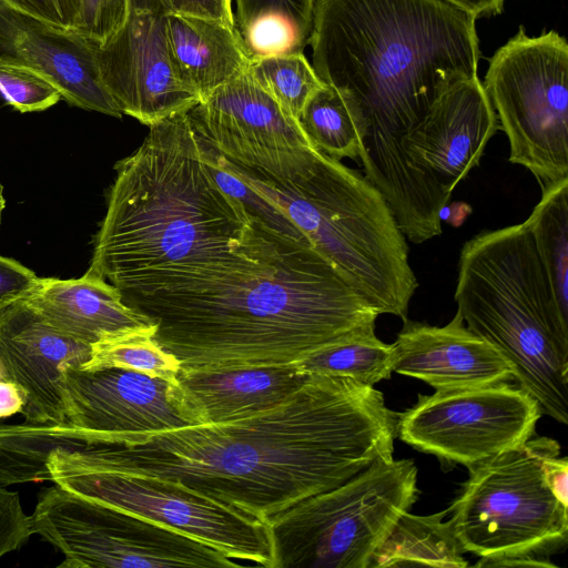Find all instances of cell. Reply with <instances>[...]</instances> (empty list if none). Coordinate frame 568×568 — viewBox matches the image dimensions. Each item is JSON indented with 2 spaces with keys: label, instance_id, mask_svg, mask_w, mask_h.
I'll use <instances>...</instances> for the list:
<instances>
[{
  "label": "cell",
  "instance_id": "34",
  "mask_svg": "<svg viewBox=\"0 0 568 568\" xmlns=\"http://www.w3.org/2000/svg\"><path fill=\"white\" fill-rule=\"evenodd\" d=\"M163 14H178L215 20L236 27L232 0H150Z\"/></svg>",
  "mask_w": 568,
  "mask_h": 568
},
{
  "label": "cell",
  "instance_id": "16",
  "mask_svg": "<svg viewBox=\"0 0 568 568\" xmlns=\"http://www.w3.org/2000/svg\"><path fill=\"white\" fill-rule=\"evenodd\" d=\"M97 44L22 13L0 1V64L38 73L70 105L121 118L123 113L101 81Z\"/></svg>",
  "mask_w": 568,
  "mask_h": 568
},
{
  "label": "cell",
  "instance_id": "28",
  "mask_svg": "<svg viewBox=\"0 0 568 568\" xmlns=\"http://www.w3.org/2000/svg\"><path fill=\"white\" fill-rule=\"evenodd\" d=\"M0 94L21 113L44 111L61 100L59 90L48 80L10 64H0Z\"/></svg>",
  "mask_w": 568,
  "mask_h": 568
},
{
  "label": "cell",
  "instance_id": "5",
  "mask_svg": "<svg viewBox=\"0 0 568 568\" xmlns=\"http://www.w3.org/2000/svg\"><path fill=\"white\" fill-rule=\"evenodd\" d=\"M466 326L511 365L542 415L568 423V318L556 302L526 222L465 242L455 290Z\"/></svg>",
  "mask_w": 568,
  "mask_h": 568
},
{
  "label": "cell",
  "instance_id": "19",
  "mask_svg": "<svg viewBox=\"0 0 568 568\" xmlns=\"http://www.w3.org/2000/svg\"><path fill=\"white\" fill-rule=\"evenodd\" d=\"M311 376L297 364L213 372L180 369L171 390L191 425H206L273 407L297 392Z\"/></svg>",
  "mask_w": 568,
  "mask_h": 568
},
{
  "label": "cell",
  "instance_id": "13",
  "mask_svg": "<svg viewBox=\"0 0 568 568\" xmlns=\"http://www.w3.org/2000/svg\"><path fill=\"white\" fill-rule=\"evenodd\" d=\"M187 113L199 136L220 154L276 179L306 172L321 152L247 71Z\"/></svg>",
  "mask_w": 568,
  "mask_h": 568
},
{
  "label": "cell",
  "instance_id": "17",
  "mask_svg": "<svg viewBox=\"0 0 568 568\" xmlns=\"http://www.w3.org/2000/svg\"><path fill=\"white\" fill-rule=\"evenodd\" d=\"M497 115L478 77L455 83L404 140L409 162L450 199L477 166L498 130Z\"/></svg>",
  "mask_w": 568,
  "mask_h": 568
},
{
  "label": "cell",
  "instance_id": "33",
  "mask_svg": "<svg viewBox=\"0 0 568 568\" xmlns=\"http://www.w3.org/2000/svg\"><path fill=\"white\" fill-rule=\"evenodd\" d=\"M9 7L49 24L75 30L81 0H0Z\"/></svg>",
  "mask_w": 568,
  "mask_h": 568
},
{
  "label": "cell",
  "instance_id": "12",
  "mask_svg": "<svg viewBox=\"0 0 568 568\" xmlns=\"http://www.w3.org/2000/svg\"><path fill=\"white\" fill-rule=\"evenodd\" d=\"M541 416L516 383L439 389L398 413L396 437L442 465L470 468L523 446Z\"/></svg>",
  "mask_w": 568,
  "mask_h": 568
},
{
  "label": "cell",
  "instance_id": "42",
  "mask_svg": "<svg viewBox=\"0 0 568 568\" xmlns=\"http://www.w3.org/2000/svg\"><path fill=\"white\" fill-rule=\"evenodd\" d=\"M0 378H2V376H1V372H0Z\"/></svg>",
  "mask_w": 568,
  "mask_h": 568
},
{
  "label": "cell",
  "instance_id": "24",
  "mask_svg": "<svg viewBox=\"0 0 568 568\" xmlns=\"http://www.w3.org/2000/svg\"><path fill=\"white\" fill-rule=\"evenodd\" d=\"M392 344L382 342L375 327L355 332L297 363L311 374L343 376L375 386L394 373Z\"/></svg>",
  "mask_w": 568,
  "mask_h": 568
},
{
  "label": "cell",
  "instance_id": "1",
  "mask_svg": "<svg viewBox=\"0 0 568 568\" xmlns=\"http://www.w3.org/2000/svg\"><path fill=\"white\" fill-rule=\"evenodd\" d=\"M398 413L374 386L312 374L292 396L237 419L189 425L141 445L60 449L95 469L175 483L265 523L393 459Z\"/></svg>",
  "mask_w": 568,
  "mask_h": 568
},
{
  "label": "cell",
  "instance_id": "10",
  "mask_svg": "<svg viewBox=\"0 0 568 568\" xmlns=\"http://www.w3.org/2000/svg\"><path fill=\"white\" fill-rule=\"evenodd\" d=\"M30 523L64 556L59 568L243 566L193 537L58 485L39 494Z\"/></svg>",
  "mask_w": 568,
  "mask_h": 568
},
{
  "label": "cell",
  "instance_id": "37",
  "mask_svg": "<svg viewBox=\"0 0 568 568\" xmlns=\"http://www.w3.org/2000/svg\"><path fill=\"white\" fill-rule=\"evenodd\" d=\"M26 397L14 383L0 378V420L22 413Z\"/></svg>",
  "mask_w": 568,
  "mask_h": 568
},
{
  "label": "cell",
  "instance_id": "7",
  "mask_svg": "<svg viewBox=\"0 0 568 568\" xmlns=\"http://www.w3.org/2000/svg\"><path fill=\"white\" fill-rule=\"evenodd\" d=\"M413 459H376L342 485L268 520L274 568H369L399 517L418 499Z\"/></svg>",
  "mask_w": 568,
  "mask_h": 568
},
{
  "label": "cell",
  "instance_id": "27",
  "mask_svg": "<svg viewBox=\"0 0 568 568\" xmlns=\"http://www.w3.org/2000/svg\"><path fill=\"white\" fill-rule=\"evenodd\" d=\"M247 72L297 121L307 101L325 84L303 52L252 60Z\"/></svg>",
  "mask_w": 568,
  "mask_h": 568
},
{
  "label": "cell",
  "instance_id": "32",
  "mask_svg": "<svg viewBox=\"0 0 568 568\" xmlns=\"http://www.w3.org/2000/svg\"><path fill=\"white\" fill-rule=\"evenodd\" d=\"M31 535L30 516L23 511L18 491L0 486V559L21 548Z\"/></svg>",
  "mask_w": 568,
  "mask_h": 568
},
{
  "label": "cell",
  "instance_id": "38",
  "mask_svg": "<svg viewBox=\"0 0 568 568\" xmlns=\"http://www.w3.org/2000/svg\"><path fill=\"white\" fill-rule=\"evenodd\" d=\"M475 19L484 16H497L501 13L505 0H443Z\"/></svg>",
  "mask_w": 568,
  "mask_h": 568
},
{
  "label": "cell",
  "instance_id": "31",
  "mask_svg": "<svg viewBox=\"0 0 568 568\" xmlns=\"http://www.w3.org/2000/svg\"><path fill=\"white\" fill-rule=\"evenodd\" d=\"M131 10L132 0H81L74 31L98 45L104 44L123 28Z\"/></svg>",
  "mask_w": 568,
  "mask_h": 568
},
{
  "label": "cell",
  "instance_id": "9",
  "mask_svg": "<svg viewBox=\"0 0 568 568\" xmlns=\"http://www.w3.org/2000/svg\"><path fill=\"white\" fill-rule=\"evenodd\" d=\"M483 87L506 133L509 161L541 189L568 178V43L523 26L489 60Z\"/></svg>",
  "mask_w": 568,
  "mask_h": 568
},
{
  "label": "cell",
  "instance_id": "41",
  "mask_svg": "<svg viewBox=\"0 0 568 568\" xmlns=\"http://www.w3.org/2000/svg\"><path fill=\"white\" fill-rule=\"evenodd\" d=\"M4 207H6V200H4V195H3V186L0 183V225H1L2 213H3Z\"/></svg>",
  "mask_w": 568,
  "mask_h": 568
},
{
  "label": "cell",
  "instance_id": "11",
  "mask_svg": "<svg viewBox=\"0 0 568 568\" xmlns=\"http://www.w3.org/2000/svg\"><path fill=\"white\" fill-rule=\"evenodd\" d=\"M48 481L203 541L236 561L274 568L268 524L181 485L152 477L85 467L53 450ZM241 564V562H240Z\"/></svg>",
  "mask_w": 568,
  "mask_h": 568
},
{
  "label": "cell",
  "instance_id": "36",
  "mask_svg": "<svg viewBox=\"0 0 568 568\" xmlns=\"http://www.w3.org/2000/svg\"><path fill=\"white\" fill-rule=\"evenodd\" d=\"M544 476L554 495L568 506V459L560 452L549 455L544 460Z\"/></svg>",
  "mask_w": 568,
  "mask_h": 568
},
{
  "label": "cell",
  "instance_id": "30",
  "mask_svg": "<svg viewBox=\"0 0 568 568\" xmlns=\"http://www.w3.org/2000/svg\"><path fill=\"white\" fill-rule=\"evenodd\" d=\"M314 0H235V24L245 30L254 20L268 14L285 19L306 45L312 29Z\"/></svg>",
  "mask_w": 568,
  "mask_h": 568
},
{
  "label": "cell",
  "instance_id": "2",
  "mask_svg": "<svg viewBox=\"0 0 568 568\" xmlns=\"http://www.w3.org/2000/svg\"><path fill=\"white\" fill-rule=\"evenodd\" d=\"M475 20L443 0L313 2V68L346 103L364 175L415 244L442 233L449 199L409 162L403 142L447 89L477 77Z\"/></svg>",
  "mask_w": 568,
  "mask_h": 568
},
{
  "label": "cell",
  "instance_id": "25",
  "mask_svg": "<svg viewBox=\"0 0 568 568\" xmlns=\"http://www.w3.org/2000/svg\"><path fill=\"white\" fill-rule=\"evenodd\" d=\"M156 327L108 334L91 345L90 359L81 367L133 369L170 382L180 371V362L154 338Z\"/></svg>",
  "mask_w": 568,
  "mask_h": 568
},
{
  "label": "cell",
  "instance_id": "20",
  "mask_svg": "<svg viewBox=\"0 0 568 568\" xmlns=\"http://www.w3.org/2000/svg\"><path fill=\"white\" fill-rule=\"evenodd\" d=\"M23 297L54 328L89 345L108 334L155 326L128 306L113 285L88 271L78 278L38 277Z\"/></svg>",
  "mask_w": 568,
  "mask_h": 568
},
{
  "label": "cell",
  "instance_id": "23",
  "mask_svg": "<svg viewBox=\"0 0 568 568\" xmlns=\"http://www.w3.org/2000/svg\"><path fill=\"white\" fill-rule=\"evenodd\" d=\"M525 221L561 314L568 318V178L541 189Z\"/></svg>",
  "mask_w": 568,
  "mask_h": 568
},
{
  "label": "cell",
  "instance_id": "35",
  "mask_svg": "<svg viewBox=\"0 0 568 568\" xmlns=\"http://www.w3.org/2000/svg\"><path fill=\"white\" fill-rule=\"evenodd\" d=\"M37 280L33 271L11 257L0 255V307L30 292Z\"/></svg>",
  "mask_w": 568,
  "mask_h": 568
},
{
  "label": "cell",
  "instance_id": "6",
  "mask_svg": "<svg viewBox=\"0 0 568 568\" xmlns=\"http://www.w3.org/2000/svg\"><path fill=\"white\" fill-rule=\"evenodd\" d=\"M216 153L226 168L280 207L379 315L407 318L418 282L406 239L386 200L365 175L320 152L306 172L281 180Z\"/></svg>",
  "mask_w": 568,
  "mask_h": 568
},
{
  "label": "cell",
  "instance_id": "21",
  "mask_svg": "<svg viewBox=\"0 0 568 568\" xmlns=\"http://www.w3.org/2000/svg\"><path fill=\"white\" fill-rule=\"evenodd\" d=\"M165 29L174 61L201 101L248 70L251 58L236 27L168 14Z\"/></svg>",
  "mask_w": 568,
  "mask_h": 568
},
{
  "label": "cell",
  "instance_id": "29",
  "mask_svg": "<svg viewBox=\"0 0 568 568\" xmlns=\"http://www.w3.org/2000/svg\"><path fill=\"white\" fill-rule=\"evenodd\" d=\"M240 33L251 61L272 55L300 53L305 47L294 28L285 19L275 14L254 20Z\"/></svg>",
  "mask_w": 568,
  "mask_h": 568
},
{
  "label": "cell",
  "instance_id": "8",
  "mask_svg": "<svg viewBox=\"0 0 568 568\" xmlns=\"http://www.w3.org/2000/svg\"><path fill=\"white\" fill-rule=\"evenodd\" d=\"M556 452L557 440L532 436L468 468V479L448 507V521L464 552L480 560L549 558L566 547L568 506L544 476V460Z\"/></svg>",
  "mask_w": 568,
  "mask_h": 568
},
{
  "label": "cell",
  "instance_id": "14",
  "mask_svg": "<svg viewBox=\"0 0 568 568\" xmlns=\"http://www.w3.org/2000/svg\"><path fill=\"white\" fill-rule=\"evenodd\" d=\"M100 78L123 114L152 126L201 102L172 55L165 14L132 0L123 28L95 48Z\"/></svg>",
  "mask_w": 568,
  "mask_h": 568
},
{
  "label": "cell",
  "instance_id": "40",
  "mask_svg": "<svg viewBox=\"0 0 568 568\" xmlns=\"http://www.w3.org/2000/svg\"><path fill=\"white\" fill-rule=\"evenodd\" d=\"M471 206L465 202H453L445 204L439 212V220L447 224L459 227L466 219L471 214Z\"/></svg>",
  "mask_w": 568,
  "mask_h": 568
},
{
  "label": "cell",
  "instance_id": "4",
  "mask_svg": "<svg viewBox=\"0 0 568 568\" xmlns=\"http://www.w3.org/2000/svg\"><path fill=\"white\" fill-rule=\"evenodd\" d=\"M126 305L180 369L197 372L297 364L379 315L311 243L274 227L246 267Z\"/></svg>",
  "mask_w": 568,
  "mask_h": 568
},
{
  "label": "cell",
  "instance_id": "18",
  "mask_svg": "<svg viewBox=\"0 0 568 568\" xmlns=\"http://www.w3.org/2000/svg\"><path fill=\"white\" fill-rule=\"evenodd\" d=\"M392 345L394 373L420 379L435 390L514 382L509 362L457 312L444 326L403 320Z\"/></svg>",
  "mask_w": 568,
  "mask_h": 568
},
{
  "label": "cell",
  "instance_id": "22",
  "mask_svg": "<svg viewBox=\"0 0 568 568\" xmlns=\"http://www.w3.org/2000/svg\"><path fill=\"white\" fill-rule=\"evenodd\" d=\"M448 513L447 508L427 516L403 514L373 555L369 568L469 567L449 521H443Z\"/></svg>",
  "mask_w": 568,
  "mask_h": 568
},
{
  "label": "cell",
  "instance_id": "39",
  "mask_svg": "<svg viewBox=\"0 0 568 568\" xmlns=\"http://www.w3.org/2000/svg\"><path fill=\"white\" fill-rule=\"evenodd\" d=\"M474 567L478 568H504V567H550L557 568L549 558H538V557H509V558H500L493 560H478Z\"/></svg>",
  "mask_w": 568,
  "mask_h": 568
},
{
  "label": "cell",
  "instance_id": "15",
  "mask_svg": "<svg viewBox=\"0 0 568 568\" xmlns=\"http://www.w3.org/2000/svg\"><path fill=\"white\" fill-rule=\"evenodd\" d=\"M90 355L91 345L54 328L23 296L0 307V372L24 394V422L65 420L59 389L61 368H81Z\"/></svg>",
  "mask_w": 568,
  "mask_h": 568
},
{
  "label": "cell",
  "instance_id": "3",
  "mask_svg": "<svg viewBox=\"0 0 568 568\" xmlns=\"http://www.w3.org/2000/svg\"><path fill=\"white\" fill-rule=\"evenodd\" d=\"M149 128L114 166L87 270L125 304L244 268L270 229L215 182L187 112Z\"/></svg>",
  "mask_w": 568,
  "mask_h": 568
},
{
  "label": "cell",
  "instance_id": "26",
  "mask_svg": "<svg viewBox=\"0 0 568 568\" xmlns=\"http://www.w3.org/2000/svg\"><path fill=\"white\" fill-rule=\"evenodd\" d=\"M298 123L312 144L336 159L358 160L356 123L341 94L324 84L305 104Z\"/></svg>",
  "mask_w": 568,
  "mask_h": 568
}]
</instances>
